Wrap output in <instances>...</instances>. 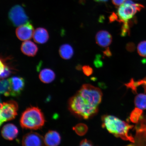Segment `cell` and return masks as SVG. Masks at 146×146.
<instances>
[{"instance_id":"6da1fadb","label":"cell","mask_w":146,"mask_h":146,"mask_svg":"<svg viewBox=\"0 0 146 146\" xmlns=\"http://www.w3.org/2000/svg\"><path fill=\"white\" fill-rule=\"evenodd\" d=\"M102 96L100 89L85 84L70 98L69 108L74 114L84 119H88L97 113Z\"/></svg>"},{"instance_id":"7a4b0ae2","label":"cell","mask_w":146,"mask_h":146,"mask_svg":"<svg viewBox=\"0 0 146 146\" xmlns=\"http://www.w3.org/2000/svg\"><path fill=\"white\" fill-rule=\"evenodd\" d=\"M102 120L103 127L105 128L109 133L117 137L134 143L135 138L129 133L133 125L111 115L103 116Z\"/></svg>"},{"instance_id":"3957f363","label":"cell","mask_w":146,"mask_h":146,"mask_svg":"<svg viewBox=\"0 0 146 146\" xmlns=\"http://www.w3.org/2000/svg\"><path fill=\"white\" fill-rule=\"evenodd\" d=\"M45 119L41 110L31 107L27 108L22 114L20 124L24 129H40L44 125Z\"/></svg>"},{"instance_id":"277c9868","label":"cell","mask_w":146,"mask_h":146,"mask_svg":"<svg viewBox=\"0 0 146 146\" xmlns=\"http://www.w3.org/2000/svg\"><path fill=\"white\" fill-rule=\"evenodd\" d=\"M144 8L141 4L135 3L131 0H127L119 6L116 14L117 21L123 23L128 22L133 18L137 12Z\"/></svg>"},{"instance_id":"5b68a950","label":"cell","mask_w":146,"mask_h":146,"mask_svg":"<svg viewBox=\"0 0 146 146\" xmlns=\"http://www.w3.org/2000/svg\"><path fill=\"white\" fill-rule=\"evenodd\" d=\"M18 108L17 102L13 100L1 103L0 125L14 119L17 115Z\"/></svg>"},{"instance_id":"8992f818","label":"cell","mask_w":146,"mask_h":146,"mask_svg":"<svg viewBox=\"0 0 146 146\" xmlns=\"http://www.w3.org/2000/svg\"><path fill=\"white\" fill-rule=\"evenodd\" d=\"M9 19L15 27H19L30 22L24 9L21 5H15L9 12Z\"/></svg>"},{"instance_id":"52a82bcc","label":"cell","mask_w":146,"mask_h":146,"mask_svg":"<svg viewBox=\"0 0 146 146\" xmlns=\"http://www.w3.org/2000/svg\"><path fill=\"white\" fill-rule=\"evenodd\" d=\"M137 124L135 127L136 134L134 143L127 146H146V123L142 120Z\"/></svg>"},{"instance_id":"ba28073f","label":"cell","mask_w":146,"mask_h":146,"mask_svg":"<svg viewBox=\"0 0 146 146\" xmlns=\"http://www.w3.org/2000/svg\"><path fill=\"white\" fill-rule=\"evenodd\" d=\"M23 146H46L44 138L38 133L31 132L23 136Z\"/></svg>"},{"instance_id":"9c48e42d","label":"cell","mask_w":146,"mask_h":146,"mask_svg":"<svg viewBox=\"0 0 146 146\" xmlns=\"http://www.w3.org/2000/svg\"><path fill=\"white\" fill-rule=\"evenodd\" d=\"M34 32L33 26L30 22L19 26L16 30L17 37L21 40L24 41L31 39Z\"/></svg>"},{"instance_id":"30bf717a","label":"cell","mask_w":146,"mask_h":146,"mask_svg":"<svg viewBox=\"0 0 146 146\" xmlns=\"http://www.w3.org/2000/svg\"><path fill=\"white\" fill-rule=\"evenodd\" d=\"M11 86V96H17L21 94L25 88L24 78L19 76H13L9 78Z\"/></svg>"},{"instance_id":"8fae6325","label":"cell","mask_w":146,"mask_h":146,"mask_svg":"<svg viewBox=\"0 0 146 146\" xmlns=\"http://www.w3.org/2000/svg\"><path fill=\"white\" fill-rule=\"evenodd\" d=\"M11 59V57L1 58V78L5 79L13 74L16 70L11 64L9 63Z\"/></svg>"},{"instance_id":"7c38bea8","label":"cell","mask_w":146,"mask_h":146,"mask_svg":"<svg viewBox=\"0 0 146 146\" xmlns=\"http://www.w3.org/2000/svg\"><path fill=\"white\" fill-rule=\"evenodd\" d=\"M96 43L102 47H107L111 44L112 37L110 33L105 30L99 31L96 36Z\"/></svg>"},{"instance_id":"4fadbf2b","label":"cell","mask_w":146,"mask_h":146,"mask_svg":"<svg viewBox=\"0 0 146 146\" xmlns=\"http://www.w3.org/2000/svg\"><path fill=\"white\" fill-rule=\"evenodd\" d=\"M1 135L5 139L12 140L17 137L18 130L17 127L12 123L7 124L1 129Z\"/></svg>"},{"instance_id":"5bb4252c","label":"cell","mask_w":146,"mask_h":146,"mask_svg":"<svg viewBox=\"0 0 146 146\" xmlns=\"http://www.w3.org/2000/svg\"><path fill=\"white\" fill-rule=\"evenodd\" d=\"M44 140L46 146H58L61 142V137L56 131H50L45 134Z\"/></svg>"},{"instance_id":"9a60e30c","label":"cell","mask_w":146,"mask_h":146,"mask_svg":"<svg viewBox=\"0 0 146 146\" xmlns=\"http://www.w3.org/2000/svg\"><path fill=\"white\" fill-rule=\"evenodd\" d=\"M37 46L33 42L27 40L23 42L21 47V50L24 54L29 56H34L38 52Z\"/></svg>"},{"instance_id":"2e32d148","label":"cell","mask_w":146,"mask_h":146,"mask_svg":"<svg viewBox=\"0 0 146 146\" xmlns=\"http://www.w3.org/2000/svg\"><path fill=\"white\" fill-rule=\"evenodd\" d=\"M33 38L36 43L40 44L45 43L49 39L48 32L45 28L39 27L34 31Z\"/></svg>"},{"instance_id":"e0dca14e","label":"cell","mask_w":146,"mask_h":146,"mask_svg":"<svg viewBox=\"0 0 146 146\" xmlns=\"http://www.w3.org/2000/svg\"><path fill=\"white\" fill-rule=\"evenodd\" d=\"M40 81L45 84H48L53 81L56 78V74L50 68H44L39 74Z\"/></svg>"},{"instance_id":"ac0fdd59","label":"cell","mask_w":146,"mask_h":146,"mask_svg":"<svg viewBox=\"0 0 146 146\" xmlns=\"http://www.w3.org/2000/svg\"><path fill=\"white\" fill-rule=\"evenodd\" d=\"M59 53L60 56L63 59H70L74 55V49L70 45L65 44L60 47Z\"/></svg>"},{"instance_id":"d6986e66","label":"cell","mask_w":146,"mask_h":146,"mask_svg":"<svg viewBox=\"0 0 146 146\" xmlns=\"http://www.w3.org/2000/svg\"><path fill=\"white\" fill-rule=\"evenodd\" d=\"M125 86L128 88L131 89L135 94L137 93V87L141 86L143 87L144 91L146 94V76L143 79L137 81H135L134 79H132L129 83L126 84Z\"/></svg>"},{"instance_id":"ffe728a7","label":"cell","mask_w":146,"mask_h":146,"mask_svg":"<svg viewBox=\"0 0 146 146\" xmlns=\"http://www.w3.org/2000/svg\"><path fill=\"white\" fill-rule=\"evenodd\" d=\"M0 92L5 96H11V83L9 79H3L1 81Z\"/></svg>"},{"instance_id":"44dd1931","label":"cell","mask_w":146,"mask_h":146,"mask_svg":"<svg viewBox=\"0 0 146 146\" xmlns=\"http://www.w3.org/2000/svg\"><path fill=\"white\" fill-rule=\"evenodd\" d=\"M136 107L141 110L146 109V94H139L137 95L134 100Z\"/></svg>"},{"instance_id":"7402d4cb","label":"cell","mask_w":146,"mask_h":146,"mask_svg":"<svg viewBox=\"0 0 146 146\" xmlns=\"http://www.w3.org/2000/svg\"><path fill=\"white\" fill-rule=\"evenodd\" d=\"M142 110L136 108L131 112L129 117L131 121L133 123H138L143 117Z\"/></svg>"},{"instance_id":"603a6c76","label":"cell","mask_w":146,"mask_h":146,"mask_svg":"<svg viewBox=\"0 0 146 146\" xmlns=\"http://www.w3.org/2000/svg\"><path fill=\"white\" fill-rule=\"evenodd\" d=\"M73 129L78 135L82 136L87 132V127L84 124L81 123L76 125L73 128Z\"/></svg>"},{"instance_id":"cb8c5ba5","label":"cell","mask_w":146,"mask_h":146,"mask_svg":"<svg viewBox=\"0 0 146 146\" xmlns=\"http://www.w3.org/2000/svg\"><path fill=\"white\" fill-rule=\"evenodd\" d=\"M137 49L140 56L146 58V41L140 42L138 45Z\"/></svg>"},{"instance_id":"d4e9b609","label":"cell","mask_w":146,"mask_h":146,"mask_svg":"<svg viewBox=\"0 0 146 146\" xmlns=\"http://www.w3.org/2000/svg\"><path fill=\"white\" fill-rule=\"evenodd\" d=\"M82 69L84 74L86 76H90L92 74L93 69L89 66H84L82 67Z\"/></svg>"},{"instance_id":"484cf974","label":"cell","mask_w":146,"mask_h":146,"mask_svg":"<svg viewBox=\"0 0 146 146\" xmlns=\"http://www.w3.org/2000/svg\"><path fill=\"white\" fill-rule=\"evenodd\" d=\"M79 146H94L90 141L85 139L81 142Z\"/></svg>"},{"instance_id":"4316f807","label":"cell","mask_w":146,"mask_h":146,"mask_svg":"<svg viewBox=\"0 0 146 146\" xmlns=\"http://www.w3.org/2000/svg\"><path fill=\"white\" fill-rule=\"evenodd\" d=\"M126 1V0H112L113 4L116 7L120 6Z\"/></svg>"},{"instance_id":"83f0119b","label":"cell","mask_w":146,"mask_h":146,"mask_svg":"<svg viewBox=\"0 0 146 146\" xmlns=\"http://www.w3.org/2000/svg\"><path fill=\"white\" fill-rule=\"evenodd\" d=\"M135 47L134 44L129 43L127 46V50L129 51H133L135 50Z\"/></svg>"},{"instance_id":"f1b7e54d","label":"cell","mask_w":146,"mask_h":146,"mask_svg":"<svg viewBox=\"0 0 146 146\" xmlns=\"http://www.w3.org/2000/svg\"><path fill=\"white\" fill-rule=\"evenodd\" d=\"M104 53L106 56H111V52L109 48H108L107 50L104 52Z\"/></svg>"},{"instance_id":"f546056e","label":"cell","mask_w":146,"mask_h":146,"mask_svg":"<svg viewBox=\"0 0 146 146\" xmlns=\"http://www.w3.org/2000/svg\"><path fill=\"white\" fill-rule=\"evenodd\" d=\"M95 1L98 3H105L108 1V0H94Z\"/></svg>"},{"instance_id":"4dcf8cb0","label":"cell","mask_w":146,"mask_h":146,"mask_svg":"<svg viewBox=\"0 0 146 146\" xmlns=\"http://www.w3.org/2000/svg\"><path fill=\"white\" fill-rule=\"evenodd\" d=\"M145 121H146V119H145Z\"/></svg>"}]
</instances>
